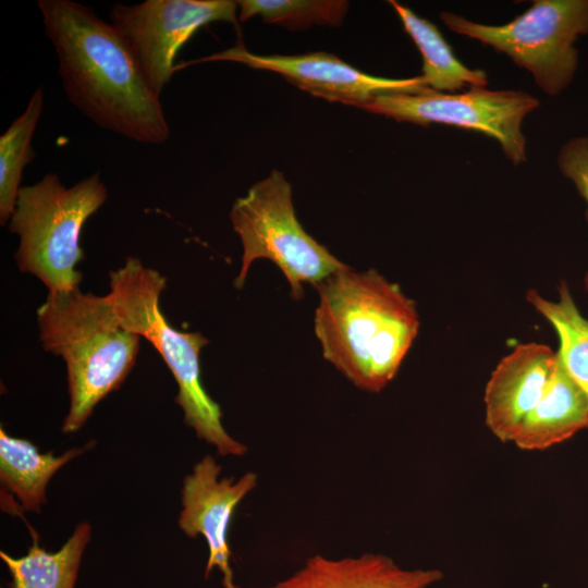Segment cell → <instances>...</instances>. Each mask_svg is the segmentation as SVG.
Here are the masks:
<instances>
[{"mask_svg": "<svg viewBox=\"0 0 588 588\" xmlns=\"http://www.w3.org/2000/svg\"><path fill=\"white\" fill-rule=\"evenodd\" d=\"M166 278L145 267L138 258L110 272L111 299L122 326L144 336L158 351L176 384V404L185 424L196 436L216 448L220 455L242 456L247 448L228 433L219 404L201 383L199 355L208 340L199 332L174 329L160 309Z\"/></svg>", "mask_w": 588, "mask_h": 588, "instance_id": "4", "label": "cell"}, {"mask_svg": "<svg viewBox=\"0 0 588 588\" xmlns=\"http://www.w3.org/2000/svg\"><path fill=\"white\" fill-rule=\"evenodd\" d=\"M90 536L89 523L81 522L57 552L46 551L36 538L23 556L13 558L0 551V559L11 574V588H75Z\"/></svg>", "mask_w": 588, "mask_h": 588, "instance_id": "17", "label": "cell"}, {"mask_svg": "<svg viewBox=\"0 0 588 588\" xmlns=\"http://www.w3.org/2000/svg\"><path fill=\"white\" fill-rule=\"evenodd\" d=\"M558 290L555 302L534 290L527 292L526 298L556 332L558 358L588 402V319L578 310L565 282Z\"/></svg>", "mask_w": 588, "mask_h": 588, "instance_id": "18", "label": "cell"}, {"mask_svg": "<svg viewBox=\"0 0 588 588\" xmlns=\"http://www.w3.org/2000/svg\"><path fill=\"white\" fill-rule=\"evenodd\" d=\"M539 106L536 97L523 90L470 87L460 94L429 88L383 94L363 109L399 122L425 126L438 123L480 132L497 139L504 155L517 166L526 160L523 121Z\"/></svg>", "mask_w": 588, "mask_h": 588, "instance_id": "8", "label": "cell"}, {"mask_svg": "<svg viewBox=\"0 0 588 588\" xmlns=\"http://www.w3.org/2000/svg\"><path fill=\"white\" fill-rule=\"evenodd\" d=\"M233 61L275 72L291 84L316 97L363 109L375 97L394 93H418L427 89L421 75L409 78H385L366 74L327 52L299 56H260L242 44L200 61Z\"/></svg>", "mask_w": 588, "mask_h": 588, "instance_id": "10", "label": "cell"}, {"mask_svg": "<svg viewBox=\"0 0 588 588\" xmlns=\"http://www.w3.org/2000/svg\"><path fill=\"white\" fill-rule=\"evenodd\" d=\"M390 4L421 53V76L429 89L455 93L465 87L487 86V73L463 64L434 24L396 1L391 0Z\"/></svg>", "mask_w": 588, "mask_h": 588, "instance_id": "16", "label": "cell"}, {"mask_svg": "<svg viewBox=\"0 0 588 588\" xmlns=\"http://www.w3.org/2000/svg\"><path fill=\"white\" fill-rule=\"evenodd\" d=\"M44 348L66 365L70 408L63 433L79 430L135 365L140 336L125 329L109 298L78 287L48 293L37 310Z\"/></svg>", "mask_w": 588, "mask_h": 588, "instance_id": "3", "label": "cell"}, {"mask_svg": "<svg viewBox=\"0 0 588 588\" xmlns=\"http://www.w3.org/2000/svg\"><path fill=\"white\" fill-rule=\"evenodd\" d=\"M237 1L146 0L115 3L110 23L133 52L148 85L161 96L174 72V58L198 28L212 22L237 26Z\"/></svg>", "mask_w": 588, "mask_h": 588, "instance_id": "9", "label": "cell"}, {"mask_svg": "<svg viewBox=\"0 0 588 588\" xmlns=\"http://www.w3.org/2000/svg\"><path fill=\"white\" fill-rule=\"evenodd\" d=\"M314 286L315 333L324 359L358 389L380 392L418 334L415 302L373 269L347 266Z\"/></svg>", "mask_w": 588, "mask_h": 588, "instance_id": "2", "label": "cell"}, {"mask_svg": "<svg viewBox=\"0 0 588 588\" xmlns=\"http://www.w3.org/2000/svg\"><path fill=\"white\" fill-rule=\"evenodd\" d=\"M238 21L259 15L268 24L289 29H304L314 24L339 26L342 24L348 2L343 0H240Z\"/></svg>", "mask_w": 588, "mask_h": 588, "instance_id": "20", "label": "cell"}, {"mask_svg": "<svg viewBox=\"0 0 588 588\" xmlns=\"http://www.w3.org/2000/svg\"><path fill=\"white\" fill-rule=\"evenodd\" d=\"M452 32L476 39L526 69L548 95L561 94L573 81L578 51L575 42L588 34V0H536L504 25L476 23L441 12Z\"/></svg>", "mask_w": 588, "mask_h": 588, "instance_id": "7", "label": "cell"}, {"mask_svg": "<svg viewBox=\"0 0 588 588\" xmlns=\"http://www.w3.org/2000/svg\"><path fill=\"white\" fill-rule=\"evenodd\" d=\"M221 466L211 455L198 461L185 476L181 492L180 529L189 538L204 537L209 549L207 578L213 568L222 574V588H238L230 564L228 530L241 501L253 491L258 476L247 471L240 478H220Z\"/></svg>", "mask_w": 588, "mask_h": 588, "instance_id": "11", "label": "cell"}, {"mask_svg": "<svg viewBox=\"0 0 588 588\" xmlns=\"http://www.w3.org/2000/svg\"><path fill=\"white\" fill-rule=\"evenodd\" d=\"M442 577L439 569L403 568L384 554L364 553L341 559L318 554L267 588H429Z\"/></svg>", "mask_w": 588, "mask_h": 588, "instance_id": "13", "label": "cell"}, {"mask_svg": "<svg viewBox=\"0 0 588 588\" xmlns=\"http://www.w3.org/2000/svg\"><path fill=\"white\" fill-rule=\"evenodd\" d=\"M558 167L568 179L587 205L588 219V135L568 139L558 155ZM585 290L588 291V272L584 279Z\"/></svg>", "mask_w": 588, "mask_h": 588, "instance_id": "21", "label": "cell"}, {"mask_svg": "<svg viewBox=\"0 0 588 588\" xmlns=\"http://www.w3.org/2000/svg\"><path fill=\"white\" fill-rule=\"evenodd\" d=\"M93 442L54 456L40 452L33 442L9 436L0 428V479L26 511L40 513L46 503V489L52 476L73 458L83 454Z\"/></svg>", "mask_w": 588, "mask_h": 588, "instance_id": "15", "label": "cell"}, {"mask_svg": "<svg viewBox=\"0 0 588 588\" xmlns=\"http://www.w3.org/2000/svg\"><path fill=\"white\" fill-rule=\"evenodd\" d=\"M584 428H588V402L558 358L542 397L524 418L512 442L520 450L542 451Z\"/></svg>", "mask_w": 588, "mask_h": 588, "instance_id": "14", "label": "cell"}, {"mask_svg": "<svg viewBox=\"0 0 588 588\" xmlns=\"http://www.w3.org/2000/svg\"><path fill=\"white\" fill-rule=\"evenodd\" d=\"M230 219L243 246L234 282L238 289L243 287L250 265L260 258L279 267L296 301L304 295V283L315 285L347 267L304 230L295 215L292 187L278 170L233 203Z\"/></svg>", "mask_w": 588, "mask_h": 588, "instance_id": "6", "label": "cell"}, {"mask_svg": "<svg viewBox=\"0 0 588 588\" xmlns=\"http://www.w3.org/2000/svg\"><path fill=\"white\" fill-rule=\"evenodd\" d=\"M37 7L70 102L103 130L140 144L166 143L170 126L160 97L113 25L71 0Z\"/></svg>", "mask_w": 588, "mask_h": 588, "instance_id": "1", "label": "cell"}, {"mask_svg": "<svg viewBox=\"0 0 588 588\" xmlns=\"http://www.w3.org/2000/svg\"><path fill=\"white\" fill-rule=\"evenodd\" d=\"M558 363L541 343L518 344L492 371L485 389L486 426L501 442H512L524 418L542 397Z\"/></svg>", "mask_w": 588, "mask_h": 588, "instance_id": "12", "label": "cell"}, {"mask_svg": "<svg viewBox=\"0 0 588 588\" xmlns=\"http://www.w3.org/2000/svg\"><path fill=\"white\" fill-rule=\"evenodd\" d=\"M100 174L65 187L56 173L22 186L9 230L20 238L15 260L21 271L37 277L48 293L78 287L84 259L79 246L86 220L107 200Z\"/></svg>", "mask_w": 588, "mask_h": 588, "instance_id": "5", "label": "cell"}, {"mask_svg": "<svg viewBox=\"0 0 588 588\" xmlns=\"http://www.w3.org/2000/svg\"><path fill=\"white\" fill-rule=\"evenodd\" d=\"M44 108V90L38 87L24 111L0 136V223L14 211L24 168L35 158L32 139Z\"/></svg>", "mask_w": 588, "mask_h": 588, "instance_id": "19", "label": "cell"}]
</instances>
